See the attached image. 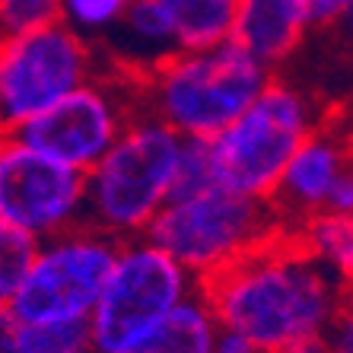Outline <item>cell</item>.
<instances>
[{
	"label": "cell",
	"mask_w": 353,
	"mask_h": 353,
	"mask_svg": "<svg viewBox=\"0 0 353 353\" xmlns=\"http://www.w3.org/2000/svg\"><path fill=\"white\" fill-rule=\"evenodd\" d=\"M325 118V105L309 90L283 77H271L230 128L207 140L216 185L271 201L290 157Z\"/></svg>",
	"instance_id": "277c9868"
},
{
	"label": "cell",
	"mask_w": 353,
	"mask_h": 353,
	"mask_svg": "<svg viewBox=\"0 0 353 353\" xmlns=\"http://www.w3.org/2000/svg\"><path fill=\"white\" fill-rule=\"evenodd\" d=\"M214 353H264V350H261L258 344H252V341H245L242 334H232V331H220Z\"/></svg>",
	"instance_id": "d4e9b609"
},
{
	"label": "cell",
	"mask_w": 353,
	"mask_h": 353,
	"mask_svg": "<svg viewBox=\"0 0 353 353\" xmlns=\"http://www.w3.org/2000/svg\"><path fill=\"white\" fill-rule=\"evenodd\" d=\"M280 353H328V347H325V337H312V341H296Z\"/></svg>",
	"instance_id": "484cf974"
},
{
	"label": "cell",
	"mask_w": 353,
	"mask_h": 353,
	"mask_svg": "<svg viewBox=\"0 0 353 353\" xmlns=\"http://www.w3.org/2000/svg\"><path fill=\"white\" fill-rule=\"evenodd\" d=\"M328 214H344V216H353V163L347 165L341 179L334 181V188L328 194V204H325Z\"/></svg>",
	"instance_id": "603a6c76"
},
{
	"label": "cell",
	"mask_w": 353,
	"mask_h": 353,
	"mask_svg": "<svg viewBox=\"0 0 353 353\" xmlns=\"http://www.w3.org/2000/svg\"><path fill=\"white\" fill-rule=\"evenodd\" d=\"M115 255L118 242L90 223L41 239L10 312L23 325L86 321L99 303Z\"/></svg>",
	"instance_id": "9c48e42d"
},
{
	"label": "cell",
	"mask_w": 353,
	"mask_h": 353,
	"mask_svg": "<svg viewBox=\"0 0 353 353\" xmlns=\"http://www.w3.org/2000/svg\"><path fill=\"white\" fill-rule=\"evenodd\" d=\"M185 137L134 115L105 157L86 172V223L115 242L147 236L150 223L169 204Z\"/></svg>",
	"instance_id": "3957f363"
},
{
	"label": "cell",
	"mask_w": 353,
	"mask_h": 353,
	"mask_svg": "<svg viewBox=\"0 0 353 353\" xmlns=\"http://www.w3.org/2000/svg\"><path fill=\"white\" fill-rule=\"evenodd\" d=\"M35 242L32 236H26L19 230H10L0 223V305H10L17 296L19 283H23L29 264L35 255Z\"/></svg>",
	"instance_id": "ac0fdd59"
},
{
	"label": "cell",
	"mask_w": 353,
	"mask_h": 353,
	"mask_svg": "<svg viewBox=\"0 0 353 353\" xmlns=\"http://www.w3.org/2000/svg\"><path fill=\"white\" fill-rule=\"evenodd\" d=\"M0 353H29L26 350V325L10 312V305H0Z\"/></svg>",
	"instance_id": "44dd1931"
},
{
	"label": "cell",
	"mask_w": 353,
	"mask_h": 353,
	"mask_svg": "<svg viewBox=\"0 0 353 353\" xmlns=\"http://www.w3.org/2000/svg\"><path fill=\"white\" fill-rule=\"evenodd\" d=\"M309 32V0H236L232 41L271 70L287 64Z\"/></svg>",
	"instance_id": "7c38bea8"
},
{
	"label": "cell",
	"mask_w": 353,
	"mask_h": 353,
	"mask_svg": "<svg viewBox=\"0 0 353 353\" xmlns=\"http://www.w3.org/2000/svg\"><path fill=\"white\" fill-rule=\"evenodd\" d=\"M347 309H350V315H353V299H347Z\"/></svg>",
	"instance_id": "83f0119b"
},
{
	"label": "cell",
	"mask_w": 353,
	"mask_h": 353,
	"mask_svg": "<svg viewBox=\"0 0 353 353\" xmlns=\"http://www.w3.org/2000/svg\"><path fill=\"white\" fill-rule=\"evenodd\" d=\"M290 236L309 252L319 264H325L347 290L353 287V216L321 214L303 220L290 230Z\"/></svg>",
	"instance_id": "9a60e30c"
},
{
	"label": "cell",
	"mask_w": 353,
	"mask_h": 353,
	"mask_svg": "<svg viewBox=\"0 0 353 353\" xmlns=\"http://www.w3.org/2000/svg\"><path fill=\"white\" fill-rule=\"evenodd\" d=\"M334 29H337V35H341V39H344L347 45L353 48V10H350V13H344L341 19H337Z\"/></svg>",
	"instance_id": "4316f807"
},
{
	"label": "cell",
	"mask_w": 353,
	"mask_h": 353,
	"mask_svg": "<svg viewBox=\"0 0 353 353\" xmlns=\"http://www.w3.org/2000/svg\"><path fill=\"white\" fill-rule=\"evenodd\" d=\"M353 10V0H309L312 29H334V23Z\"/></svg>",
	"instance_id": "7402d4cb"
},
{
	"label": "cell",
	"mask_w": 353,
	"mask_h": 353,
	"mask_svg": "<svg viewBox=\"0 0 353 353\" xmlns=\"http://www.w3.org/2000/svg\"><path fill=\"white\" fill-rule=\"evenodd\" d=\"M197 290L201 283L153 239L137 236L118 242L115 264L86 319L96 353L137 350L159 321Z\"/></svg>",
	"instance_id": "8992f818"
},
{
	"label": "cell",
	"mask_w": 353,
	"mask_h": 353,
	"mask_svg": "<svg viewBox=\"0 0 353 353\" xmlns=\"http://www.w3.org/2000/svg\"><path fill=\"white\" fill-rule=\"evenodd\" d=\"M105 64L102 48L64 23L0 35V134L19 131Z\"/></svg>",
	"instance_id": "52a82bcc"
},
{
	"label": "cell",
	"mask_w": 353,
	"mask_h": 353,
	"mask_svg": "<svg viewBox=\"0 0 353 353\" xmlns=\"http://www.w3.org/2000/svg\"><path fill=\"white\" fill-rule=\"evenodd\" d=\"M220 331L223 328L207 296L197 290L159 321L157 331L137 350L128 353H214Z\"/></svg>",
	"instance_id": "4fadbf2b"
},
{
	"label": "cell",
	"mask_w": 353,
	"mask_h": 353,
	"mask_svg": "<svg viewBox=\"0 0 353 353\" xmlns=\"http://www.w3.org/2000/svg\"><path fill=\"white\" fill-rule=\"evenodd\" d=\"M350 299H353V287H350Z\"/></svg>",
	"instance_id": "f1b7e54d"
},
{
	"label": "cell",
	"mask_w": 353,
	"mask_h": 353,
	"mask_svg": "<svg viewBox=\"0 0 353 353\" xmlns=\"http://www.w3.org/2000/svg\"><path fill=\"white\" fill-rule=\"evenodd\" d=\"M131 7V0H61V23L92 45H105Z\"/></svg>",
	"instance_id": "2e32d148"
},
{
	"label": "cell",
	"mask_w": 353,
	"mask_h": 353,
	"mask_svg": "<svg viewBox=\"0 0 353 353\" xmlns=\"http://www.w3.org/2000/svg\"><path fill=\"white\" fill-rule=\"evenodd\" d=\"M274 70L239 41L179 51L137 77L140 112L185 140H210L230 128L271 83Z\"/></svg>",
	"instance_id": "7a4b0ae2"
},
{
	"label": "cell",
	"mask_w": 353,
	"mask_h": 353,
	"mask_svg": "<svg viewBox=\"0 0 353 353\" xmlns=\"http://www.w3.org/2000/svg\"><path fill=\"white\" fill-rule=\"evenodd\" d=\"M134 115H140L137 77L105 64L13 134L41 157L86 175L112 150Z\"/></svg>",
	"instance_id": "ba28073f"
},
{
	"label": "cell",
	"mask_w": 353,
	"mask_h": 353,
	"mask_svg": "<svg viewBox=\"0 0 353 353\" xmlns=\"http://www.w3.org/2000/svg\"><path fill=\"white\" fill-rule=\"evenodd\" d=\"M350 163L353 134L325 118L290 157L287 169H283L277 188L271 194V207L283 232H290L303 220L325 210L334 181L341 179V172Z\"/></svg>",
	"instance_id": "8fae6325"
},
{
	"label": "cell",
	"mask_w": 353,
	"mask_h": 353,
	"mask_svg": "<svg viewBox=\"0 0 353 353\" xmlns=\"http://www.w3.org/2000/svg\"><path fill=\"white\" fill-rule=\"evenodd\" d=\"M0 223L35 242L83 226L86 175L41 157L17 134H0Z\"/></svg>",
	"instance_id": "30bf717a"
},
{
	"label": "cell",
	"mask_w": 353,
	"mask_h": 353,
	"mask_svg": "<svg viewBox=\"0 0 353 353\" xmlns=\"http://www.w3.org/2000/svg\"><path fill=\"white\" fill-rule=\"evenodd\" d=\"M61 23V0H0V35Z\"/></svg>",
	"instance_id": "d6986e66"
},
{
	"label": "cell",
	"mask_w": 353,
	"mask_h": 353,
	"mask_svg": "<svg viewBox=\"0 0 353 353\" xmlns=\"http://www.w3.org/2000/svg\"><path fill=\"white\" fill-rule=\"evenodd\" d=\"M175 51L214 48L232 39L236 0H159Z\"/></svg>",
	"instance_id": "5bb4252c"
},
{
	"label": "cell",
	"mask_w": 353,
	"mask_h": 353,
	"mask_svg": "<svg viewBox=\"0 0 353 353\" xmlns=\"http://www.w3.org/2000/svg\"><path fill=\"white\" fill-rule=\"evenodd\" d=\"M280 232L283 226L271 201L214 185L188 197H172L150 223L147 239L172 255L197 283H207Z\"/></svg>",
	"instance_id": "5b68a950"
},
{
	"label": "cell",
	"mask_w": 353,
	"mask_h": 353,
	"mask_svg": "<svg viewBox=\"0 0 353 353\" xmlns=\"http://www.w3.org/2000/svg\"><path fill=\"white\" fill-rule=\"evenodd\" d=\"M201 293L223 331L242 334L264 353L325 337L350 299V290L290 232L201 283Z\"/></svg>",
	"instance_id": "6da1fadb"
},
{
	"label": "cell",
	"mask_w": 353,
	"mask_h": 353,
	"mask_svg": "<svg viewBox=\"0 0 353 353\" xmlns=\"http://www.w3.org/2000/svg\"><path fill=\"white\" fill-rule=\"evenodd\" d=\"M214 185H216V175H214V163H210L207 140H185L181 159H179V172H175L172 197H188L204 188H214ZM172 197H169V201H172Z\"/></svg>",
	"instance_id": "ffe728a7"
},
{
	"label": "cell",
	"mask_w": 353,
	"mask_h": 353,
	"mask_svg": "<svg viewBox=\"0 0 353 353\" xmlns=\"http://www.w3.org/2000/svg\"><path fill=\"white\" fill-rule=\"evenodd\" d=\"M26 350L29 353H96L90 321H51V325H26Z\"/></svg>",
	"instance_id": "e0dca14e"
},
{
	"label": "cell",
	"mask_w": 353,
	"mask_h": 353,
	"mask_svg": "<svg viewBox=\"0 0 353 353\" xmlns=\"http://www.w3.org/2000/svg\"><path fill=\"white\" fill-rule=\"evenodd\" d=\"M325 347H328V353H353V315H350V309H344V312L337 315L334 325L328 328Z\"/></svg>",
	"instance_id": "cb8c5ba5"
}]
</instances>
